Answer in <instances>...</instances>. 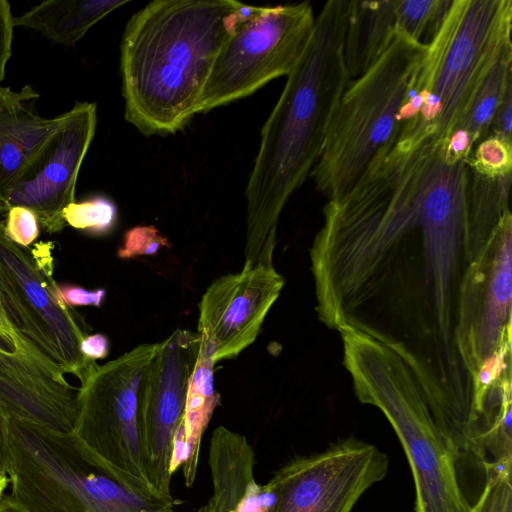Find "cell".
<instances>
[{
	"mask_svg": "<svg viewBox=\"0 0 512 512\" xmlns=\"http://www.w3.org/2000/svg\"><path fill=\"white\" fill-rule=\"evenodd\" d=\"M467 163L388 153L328 200L310 250L328 327L382 342L427 391L474 387L475 333L498 231L471 221Z\"/></svg>",
	"mask_w": 512,
	"mask_h": 512,
	"instance_id": "obj_1",
	"label": "cell"
},
{
	"mask_svg": "<svg viewBox=\"0 0 512 512\" xmlns=\"http://www.w3.org/2000/svg\"><path fill=\"white\" fill-rule=\"evenodd\" d=\"M348 0L326 2L312 42L261 130L246 189L245 262L273 267L281 213L317 164L350 79L343 59Z\"/></svg>",
	"mask_w": 512,
	"mask_h": 512,
	"instance_id": "obj_2",
	"label": "cell"
},
{
	"mask_svg": "<svg viewBox=\"0 0 512 512\" xmlns=\"http://www.w3.org/2000/svg\"><path fill=\"white\" fill-rule=\"evenodd\" d=\"M238 1L156 0L127 22L120 45L125 119L144 135L181 130L236 22Z\"/></svg>",
	"mask_w": 512,
	"mask_h": 512,
	"instance_id": "obj_3",
	"label": "cell"
},
{
	"mask_svg": "<svg viewBox=\"0 0 512 512\" xmlns=\"http://www.w3.org/2000/svg\"><path fill=\"white\" fill-rule=\"evenodd\" d=\"M8 498L26 512H176L174 498L111 465L74 432L8 418Z\"/></svg>",
	"mask_w": 512,
	"mask_h": 512,
	"instance_id": "obj_4",
	"label": "cell"
},
{
	"mask_svg": "<svg viewBox=\"0 0 512 512\" xmlns=\"http://www.w3.org/2000/svg\"><path fill=\"white\" fill-rule=\"evenodd\" d=\"M511 0H451L400 110L395 142L448 138L500 54L511 45Z\"/></svg>",
	"mask_w": 512,
	"mask_h": 512,
	"instance_id": "obj_5",
	"label": "cell"
},
{
	"mask_svg": "<svg viewBox=\"0 0 512 512\" xmlns=\"http://www.w3.org/2000/svg\"><path fill=\"white\" fill-rule=\"evenodd\" d=\"M338 331L358 400L381 410L403 446L414 480L415 512H470L452 445L408 365L364 333Z\"/></svg>",
	"mask_w": 512,
	"mask_h": 512,
	"instance_id": "obj_6",
	"label": "cell"
},
{
	"mask_svg": "<svg viewBox=\"0 0 512 512\" xmlns=\"http://www.w3.org/2000/svg\"><path fill=\"white\" fill-rule=\"evenodd\" d=\"M426 49V43L398 32L374 65L346 86L310 174L328 200L346 193L392 148L400 110Z\"/></svg>",
	"mask_w": 512,
	"mask_h": 512,
	"instance_id": "obj_7",
	"label": "cell"
},
{
	"mask_svg": "<svg viewBox=\"0 0 512 512\" xmlns=\"http://www.w3.org/2000/svg\"><path fill=\"white\" fill-rule=\"evenodd\" d=\"M49 248L18 246L0 222V309L33 357L53 373L82 382L96 361L80 352L86 334L79 315L60 300Z\"/></svg>",
	"mask_w": 512,
	"mask_h": 512,
	"instance_id": "obj_8",
	"label": "cell"
},
{
	"mask_svg": "<svg viewBox=\"0 0 512 512\" xmlns=\"http://www.w3.org/2000/svg\"><path fill=\"white\" fill-rule=\"evenodd\" d=\"M316 28L309 2L259 6L237 21L214 62L197 113L247 97L271 80L288 77L306 54Z\"/></svg>",
	"mask_w": 512,
	"mask_h": 512,
	"instance_id": "obj_9",
	"label": "cell"
},
{
	"mask_svg": "<svg viewBox=\"0 0 512 512\" xmlns=\"http://www.w3.org/2000/svg\"><path fill=\"white\" fill-rule=\"evenodd\" d=\"M157 349L158 343H144L104 365L95 363L79 387L73 431L105 461L148 484L137 404Z\"/></svg>",
	"mask_w": 512,
	"mask_h": 512,
	"instance_id": "obj_10",
	"label": "cell"
},
{
	"mask_svg": "<svg viewBox=\"0 0 512 512\" xmlns=\"http://www.w3.org/2000/svg\"><path fill=\"white\" fill-rule=\"evenodd\" d=\"M387 455L356 438L297 456L277 469L265 489L268 512H352L362 495L386 476Z\"/></svg>",
	"mask_w": 512,
	"mask_h": 512,
	"instance_id": "obj_11",
	"label": "cell"
},
{
	"mask_svg": "<svg viewBox=\"0 0 512 512\" xmlns=\"http://www.w3.org/2000/svg\"><path fill=\"white\" fill-rule=\"evenodd\" d=\"M199 352L198 334L176 329L158 343L138 392V433L147 478L157 491L170 498L174 438Z\"/></svg>",
	"mask_w": 512,
	"mask_h": 512,
	"instance_id": "obj_12",
	"label": "cell"
},
{
	"mask_svg": "<svg viewBox=\"0 0 512 512\" xmlns=\"http://www.w3.org/2000/svg\"><path fill=\"white\" fill-rule=\"evenodd\" d=\"M96 125V104L75 103L66 123L54 133L0 202V215L5 216L14 206L26 207L34 212L45 231L61 232L66 226L63 211L76 201L78 174Z\"/></svg>",
	"mask_w": 512,
	"mask_h": 512,
	"instance_id": "obj_13",
	"label": "cell"
},
{
	"mask_svg": "<svg viewBox=\"0 0 512 512\" xmlns=\"http://www.w3.org/2000/svg\"><path fill=\"white\" fill-rule=\"evenodd\" d=\"M283 286L274 266L244 264L216 278L199 303L200 353L215 363L237 357L255 341Z\"/></svg>",
	"mask_w": 512,
	"mask_h": 512,
	"instance_id": "obj_14",
	"label": "cell"
},
{
	"mask_svg": "<svg viewBox=\"0 0 512 512\" xmlns=\"http://www.w3.org/2000/svg\"><path fill=\"white\" fill-rule=\"evenodd\" d=\"M39 97L29 84L18 91L0 86V202L70 116L42 117Z\"/></svg>",
	"mask_w": 512,
	"mask_h": 512,
	"instance_id": "obj_15",
	"label": "cell"
},
{
	"mask_svg": "<svg viewBox=\"0 0 512 512\" xmlns=\"http://www.w3.org/2000/svg\"><path fill=\"white\" fill-rule=\"evenodd\" d=\"M255 452L247 438L224 426L214 429L208 465L213 512H268L271 495L257 482Z\"/></svg>",
	"mask_w": 512,
	"mask_h": 512,
	"instance_id": "obj_16",
	"label": "cell"
},
{
	"mask_svg": "<svg viewBox=\"0 0 512 512\" xmlns=\"http://www.w3.org/2000/svg\"><path fill=\"white\" fill-rule=\"evenodd\" d=\"M215 364L199 352L189 379L182 420L174 438L171 470L174 474L181 466L187 488L195 482L202 438L220 403V395L214 386Z\"/></svg>",
	"mask_w": 512,
	"mask_h": 512,
	"instance_id": "obj_17",
	"label": "cell"
},
{
	"mask_svg": "<svg viewBox=\"0 0 512 512\" xmlns=\"http://www.w3.org/2000/svg\"><path fill=\"white\" fill-rule=\"evenodd\" d=\"M512 93V47L504 50L474 93L450 135L443 141L448 160L468 162L475 146L491 131L496 113Z\"/></svg>",
	"mask_w": 512,
	"mask_h": 512,
	"instance_id": "obj_18",
	"label": "cell"
},
{
	"mask_svg": "<svg viewBox=\"0 0 512 512\" xmlns=\"http://www.w3.org/2000/svg\"><path fill=\"white\" fill-rule=\"evenodd\" d=\"M400 32L396 0H349L343 59L349 79L368 71Z\"/></svg>",
	"mask_w": 512,
	"mask_h": 512,
	"instance_id": "obj_19",
	"label": "cell"
},
{
	"mask_svg": "<svg viewBox=\"0 0 512 512\" xmlns=\"http://www.w3.org/2000/svg\"><path fill=\"white\" fill-rule=\"evenodd\" d=\"M125 0H45L14 17V26L34 30L53 43L72 47Z\"/></svg>",
	"mask_w": 512,
	"mask_h": 512,
	"instance_id": "obj_20",
	"label": "cell"
},
{
	"mask_svg": "<svg viewBox=\"0 0 512 512\" xmlns=\"http://www.w3.org/2000/svg\"><path fill=\"white\" fill-rule=\"evenodd\" d=\"M451 0H396V12L400 33L421 41L431 33V39L439 28Z\"/></svg>",
	"mask_w": 512,
	"mask_h": 512,
	"instance_id": "obj_21",
	"label": "cell"
},
{
	"mask_svg": "<svg viewBox=\"0 0 512 512\" xmlns=\"http://www.w3.org/2000/svg\"><path fill=\"white\" fill-rule=\"evenodd\" d=\"M66 225L89 235L109 234L117 223V207L104 196H95L81 202L70 203L63 211Z\"/></svg>",
	"mask_w": 512,
	"mask_h": 512,
	"instance_id": "obj_22",
	"label": "cell"
},
{
	"mask_svg": "<svg viewBox=\"0 0 512 512\" xmlns=\"http://www.w3.org/2000/svg\"><path fill=\"white\" fill-rule=\"evenodd\" d=\"M468 168L482 176L499 177L511 174L512 141L489 134L475 146Z\"/></svg>",
	"mask_w": 512,
	"mask_h": 512,
	"instance_id": "obj_23",
	"label": "cell"
},
{
	"mask_svg": "<svg viewBox=\"0 0 512 512\" xmlns=\"http://www.w3.org/2000/svg\"><path fill=\"white\" fill-rule=\"evenodd\" d=\"M470 512H512L511 471L491 473Z\"/></svg>",
	"mask_w": 512,
	"mask_h": 512,
	"instance_id": "obj_24",
	"label": "cell"
},
{
	"mask_svg": "<svg viewBox=\"0 0 512 512\" xmlns=\"http://www.w3.org/2000/svg\"><path fill=\"white\" fill-rule=\"evenodd\" d=\"M167 239L152 225L135 226L124 234L117 255L120 258H134L141 255H154L160 248L168 246Z\"/></svg>",
	"mask_w": 512,
	"mask_h": 512,
	"instance_id": "obj_25",
	"label": "cell"
},
{
	"mask_svg": "<svg viewBox=\"0 0 512 512\" xmlns=\"http://www.w3.org/2000/svg\"><path fill=\"white\" fill-rule=\"evenodd\" d=\"M6 236L20 247L26 248L38 238L40 224L33 211L26 207L14 206L5 214Z\"/></svg>",
	"mask_w": 512,
	"mask_h": 512,
	"instance_id": "obj_26",
	"label": "cell"
},
{
	"mask_svg": "<svg viewBox=\"0 0 512 512\" xmlns=\"http://www.w3.org/2000/svg\"><path fill=\"white\" fill-rule=\"evenodd\" d=\"M62 303L69 307L94 306L101 307L105 297V289L88 290L75 285H58Z\"/></svg>",
	"mask_w": 512,
	"mask_h": 512,
	"instance_id": "obj_27",
	"label": "cell"
},
{
	"mask_svg": "<svg viewBox=\"0 0 512 512\" xmlns=\"http://www.w3.org/2000/svg\"><path fill=\"white\" fill-rule=\"evenodd\" d=\"M14 27V16L10 3L0 0V86L5 77L6 65L11 57Z\"/></svg>",
	"mask_w": 512,
	"mask_h": 512,
	"instance_id": "obj_28",
	"label": "cell"
},
{
	"mask_svg": "<svg viewBox=\"0 0 512 512\" xmlns=\"http://www.w3.org/2000/svg\"><path fill=\"white\" fill-rule=\"evenodd\" d=\"M80 352L92 361L105 358L109 353L108 338L100 333L86 335L80 342Z\"/></svg>",
	"mask_w": 512,
	"mask_h": 512,
	"instance_id": "obj_29",
	"label": "cell"
},
{
	"mask_svg": "<svg viewBox=\"0 0 512 512\" xmlns=\"http://www.w3.org/2000/svg\"><path fill=\"white\" fill-rule=\"evenodd\" d=\"M8 418L0 409V469L6 473L8 463ZM7 474V473H6Z\"/></svg>",
	"mask_w": 512,
	"mask_h": 512,
	"instance_id": "obj_30",
	"label": "cell"
},
{
	"mask_svg": "<svg viewBox=\"0 0 512 512\" xmlns=\"http://www.w3.org/2000/svg\"><path fill=\"white\" fill-rule=\"evenodd\" d=\"M0 512H26L17 504L12 502L7 495L0 499Z\"/></svg>",
	"mask_w": 512,
	"mask_h": 512,
	"instance_id": "obj_31",
	"label": "cell"
},
{
	"mask_svg": "<svg viewBox=\"0 0 512 512\" xmlns=\"http://www.w3.org/2000/svg\"><path fill=\"white\" fill-rule=\"evenodd\" d=\"M9 486L8 476L0 469V499L5 495V491Z\"/></svg>",
	"mask_w": 512,
	"mask_h": 512,
	"instance_id": "obj_32",
	"label": "cell"
},
{
	"mask_svg": "<svg viewBox=\"0 0 512 512\" xmlns=\"http://www.w3.org/2000/svg\"><path fill=\"white\" fill-rule=\"evenodd\" d=\"M196 512H213L212 506H211V503L209 502V500L207 503H205L204 505L199 507Z\"/></svg>",
	"mask_w": 512,
	"mask_h": 512,
	"instance_id": "obj_33",
	"label": "cell"
}]
</instances>
